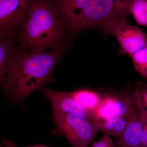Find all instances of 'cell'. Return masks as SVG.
<instances>
[{
  "mask_svg": "<svg viewBox=\"0 0 147 147\" xmlns=\"http://www.w3.org/2000/svg\"><path fill=\"white\" fill-rule=\"evenodd\" d=\"M127 119L124 117H115L99 122L100 131L103 135L118 138L126 127Z\"/></svg>",
  "mask_w": 147,
  "mask_h": 147,
  "instance_id": "obj_13",
  "label": "cell"
},
{
  "mask_svg": "<svg viewBox=\"0 0 147 147\" xmlns=\"http://www.w3.org/2000/svg\"><path fill=\"white\" fill-rule=\"evenodd\" d=\"M141 147H147V117L144 124Z\"/></svg>",
  "mask_w": 147,
  "mask_h": 147,
  "instance_id": "obj_19",
  "label": "cell"
},
{
  "mask_svg": "<svg viewBox=\"0 0 147 147\" xmlns=\"http://www.w3.org/2000/svg\"><path fill=\"white\" fill-rule=\"evenodd\" d=\"M71 93L76 102L85 109L94 113L102 98L96 92L87 90H81Z\"/></svg>",
  "mask_w": 147,
  "mask_h": 147,
  "instance_id": "obj_12",
  "label": "cell"
},
{
  "mask_svg": "<svg viewBox=\"0 0 147 147\" xmlns=\"http://www.w3.org/2000/svg\"><path fill=\"white\" fill-rule=\"evenodd\" d=\"M17 38L0 37V85H3L14 61Z\"/></svg>",
  "mask_w": 147,
  "mask_h": 147,
  "instance_id": "obj_10",
  "label": "cell"
},
{
  "mask_svg": "<svg viewBox=\"0 0 147 147\" xmlns=\"http://www.w3.org/2000/svg\"><path fill=\"white\" fill-rule=\"evenodd\" d=\"M133 96L118 98L107 96L102 98L95 111L96 120L102 121L115 117L127 118L136 110Z\"/></svg>",
  "mask_w": 147,
  "mask_h": 147,
  "instance_id": "obj_8",
  "label": "cell"
},
{
  "mask_svg": "<svg viewBox=\"0 0 147 147\" xmlns=\"http://www.w3.org/2000/svg\"><path fill=\"white\" fill-rule=\"evenodd\" d=\"M58 130L72 147H88L100 131L99 122L72 115H53Z\"/></svg>",
  "mask_w": 147,
  "mask_h": 147,
  "instance_id": "obj_4",
  "label": "cell"
},
{
  "mask_svg": "<svg viewBox=\"0 0 147 147\" xmlns=\"http://www.w3.org/2000/svg\"><path fill=\"white\" fill-rule=\"evenodd\" d=\"M68 24L51 0H33L26 23L17 38L18 47L30 51L57 50L71 44Z\"/></svg>",
  "mask_w": 147,
  "mask_h": 147,
  "instance_id": "obj_2",
  "label": "cell"
},
{
  "mask_svg": "<svg viewBox=\"0 0 147 147\" xmlns=\"http://www.w3.org/2000/svg\"><path fill=\"white\" fill-rule=\"evenodd\" d=\"M127 21L116 22L110 27L107 34L113 35L118 41L120 53L131 57L147 47V36L139 28L129 25Z\"/></svg>",
  "mask_w": 147,
  "mask_h": 147,
  "instance_id": "obj_6",
  "label": "cell"
},
{
  "mask_svg": "<svg viewBox=\"0 0 147 147\" xmlns=\"http://www.w3.org/2000/svg\"><path fill=\"white\" fill-rule=\"evenodd\" d=\"M65 18L71 34L76 18L86 7L89 0H51Z\"/></svg>",
  "mask_w": 147,
  "mask_h": 147,
  "instance_id": "obj_11",
  "label": "cell"
},
{
  "mask_svg": "<svg viewBox=\"0 0 147 147\" xmlns=\"http://www.w3.org/2000/svg\"><path fill=\"white\" fill-rule=\"evenodd\" d=\"M33 0H0V37L18 38L26 23Z\"/></svg>",
  "mask_w": 147,
  "mask_h": 147,
  "instance_id": "obj_5",
  "label": "cell"
},
{
  "mask_svg": "<svg viewBox=\"0 0 147 147\" xmlns=\"http://www.w3.org/2000/svg\"><path fill=\"white\" fill-rule=\"evenodd\" d=\"M118 21L115 0H89L71 28V36L74 39L80 33L91 29L106 34L109 28Z\"/></svg>",
  "mask_w": 147,
  "mask_h": 147,
  "instance_id": "obj_3",
  "label": "cell"
},
{
  "mask_svg": "<svg viewBox=\"0 0 147 147\" xmlns=\"http://www.w3.org/2000/svg\"><path fill=\"white\" fill-rule=\"evenodd\" d=\"M40 90L50 100L53 108V115H72L96 120L95 113L85 109L76 102L71 92L56 91L45 87Z\"/></svg>",
  "mask_w": 147,
  "mask_h": 147,
  "instance_id": "obj_7",
  "label": "cell"
},
{
  "mask_svg": "<svg viewBox=\"0 0 147 147\" xmlns=\"http://www.w3.org/2000/svg\"><path fill=\"white\" fill-rule=\"evenodd\" d=\"M131 0H115L116 15L119 20H127L128 7Z\"/></svg>",
  "mask_w": 147,
  "mask_h": 147,
  "instance_id": "obj_17",
  "label": "cell"
},
{
  "mask_svg": "<svg viewBox=\"0 0 147 147\" xmlns=\"http://www.w3.org/2000/svg\"><path fill=\"white\" fill-rule=\"evenodd\" d=\"M2 147H20L16 146L15 144L12 142L7 141L6 140H3L2 142ZM25 147H49L47 146H43V145H40L36 146H32Z\"/></svg>",
  "mask_w": 147,
  "mask_h": 147,
  "instance_id": "obj_20",
  "label": "cell"
},
{
  "mask_svg": "<svg viewBox=\"0 0 147 147\" xmlns=\"http://www.w3.org/2000/svg\"><path fill=\"white\" fill-rule=\"evenodd\" d=\"M72 46L44 52L27 51L17 46L13 63L1 88L11 100L23 101L45 87L55 67Z\"/></svg>",
  "mask_w": 147,
  "mask_h": 147,
  "instance_id": "obj_1",
  "label": "cell"
},
{
  "mask_svg": "<svg viewBox=\"0 0 147 147\" xmlns=\"http://www.w3.org/2000/svg\"><path fill=\"white\" fill-rule=\"evenodd\" d=\"M133 98L137 110L142 115L147 117V84L137 83Z\"/></svg>",
  "mask_w": 147,
  "mask_h": 147,
  "instance_id": "obj_15",
  "label": "cell"
},
{
  "mask_svg": "<svg viewBox=\"0 0 147 147\" xmlns=\"http://www.w3.org/2000/svg\"><path fill=\"white\" fill-rule=\"evenodd\" d=\"M91 147H115L110 136L103 135L97 142H94Z\"/></svg>",
  "mask_w": 147,
  "mask_h": 147,
  "instance_id": "obj_18",
  "label": "cell"
},
{
  "mask_svg": "<svg viewBox=\"0 0 147 147\" xmlns=\"http://www.w3.org/2000/svg\"><path fill=\"white\" fill-rule=\"evenodd\" d=\"M128 11L137 24L147 26V0H131Z\"/></svg>",
  "mask_w": 147,
  "mask_h": 147,
  "instance_id": "obj_14",
  "label": "cell"
},
{
  "mask_svg": "<svg viewBox=\"0 0 147 147\" xmlns=\"http://www.w3.org/2000/svg\"><path fill=\"white\" fill-rule=\"evenodd\" d=\"M127 119L126 127L118 138L117 147H141L146 119L140 114L137 108Z\"/></svg>",
  "mask_w": 147,
  "mask_h": 147,
  "instance_id": "obj_9",
  "label": "cell"
},
{
  "mask_svg": "<svg viewBox=\"0 0 147 147\" xmlns=\"http://www.w3.org/2000/svg\"><path fill=\"white\" fill-rule=\"evenodd\" d=\"M135 70L147 80V47L131 55Z\"/></svg>",
  "mask_w": 147,
  "mask_h": 147,
  "instance_id": "obj_16",
  "label": "cell"
}]
</instances>
